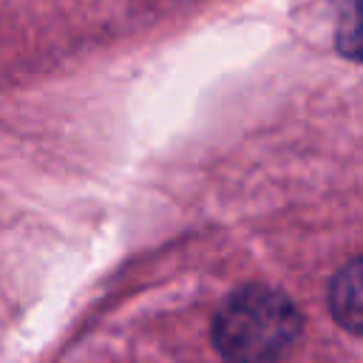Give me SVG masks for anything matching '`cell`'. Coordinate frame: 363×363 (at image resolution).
I'll return each mask as SVG.
<instances>
[{
  "label": "cell",
  "instance_id": "6da1fadb",
  "mask_svg": "<svg viewBox=\"0 0 363 363\" xmlns=\"http://www.w3.org/2000/svg\"><path fill=\"white\" fill-rule=\"evenodd\" d=\"M301 332V309L264 284L235 289L210 326L213 346L227 363H275L295 349Z\"/></svg>",
  "mask_w": 363,
  "mask_h": 363
},
{
  "label": "cell",
  "instance_id": "7a4b0ae2",
  "mask_svg": "<svg viewBox=\"0 0 363 363\" xmlns=\"http://www.w3.org/2000/svg\"><path fill=\"white\" fill-rule=\"evenodd\" d=\"M329 309L343 329L363 335V255L335 272L329 284Z\"/></svg>",
  "mask_w": 363,
  "mask_h": 363
},
{
  "label": "cell",
  "instance_id": "3957f363",
  "mask_svg": "<svg viewBox=\"0 0 363 363\" xmlns=\"http://www.w3.org/2000/svg\"><path fill=\"white\" fill-rule=\"evenodd\" d=\"M337 51L349 60H363V0H352L337 26Z\"/></svg>",
  "mask_w": 363,
  "mask_h": 363
}]
</instances>
